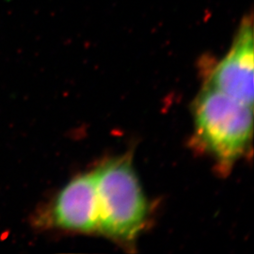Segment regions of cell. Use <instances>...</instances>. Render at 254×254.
<instances>
[{
	"instance_id": "6da1fadb",
	"label": "cell",
	"mask_w": 254,
	"mask_h": 254,
	"mask_svg": "<svg viewBox=\"0 0 254 254\" xmlns=\"http://www.w3.org/2000/svg\"><path fill=\"white\" fill-rule=\"evenodd\" d=\"M194 140L222 171L245 154L254 132V107L205 84L194 102Z\"/></svg>"
},
{
	"instance_id": "7a4b0ae2",
	"label": "cell",
	"mask_w": 254,
	"mask_h": 254,
	"mask_svg": "<svg viewBox=\"0 0 254 254\" xmlns=\"http://www.w3.org/2000/svg\"><path fill=\"white\" fill-rule=\"evenodd\" d=\"M94 172L99 233L120 243H132L145 225L149 204L131 157L110 159Z\"/></svg>"
},
{
	"instance_id": "3957f363",
	"label": "cell",
	"mask_w": 254,
	"mask_h": 254,
	"mask_svg": "<svg viewBox=\"0 0 254 254\" xmlns=\"http://www.w3.org/2000/svg\"><path fill=\"white\" fill-rule=\"evenodd\" d=\"M39 219L42 226L85 234L99 233L95 172L82 173L68 182Z\"/></svg>"
},
{
	"instance_id": "277c9868",
	"label": "cell",
	"mask_w": 254,
	"mask_h": 254,
	"mask_svg": "<svg viewBox=\"0 0 254 254\" xmlns=\"http://www.w3.org/2000/svg\"><path fill=\"white\" fill-rule=\"evenodd\" d=\"M254 22L250 14L241 20L230 50L210 71L205 84L254 107Z\"/></svg>"
}]
</instances>
